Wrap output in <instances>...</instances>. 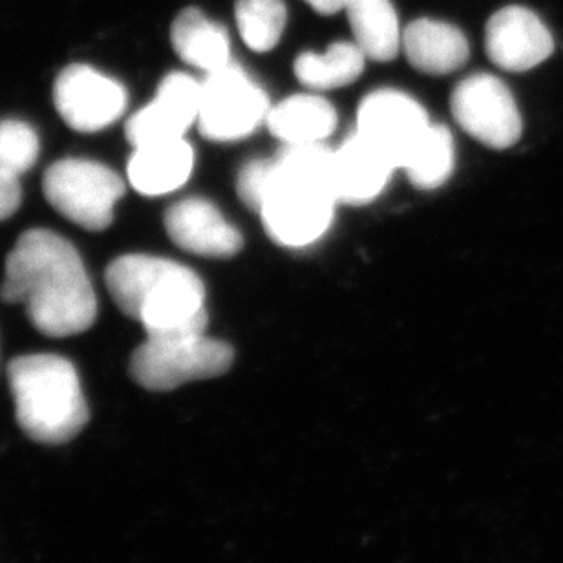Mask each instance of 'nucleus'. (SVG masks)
Instances as JSON below:
<instances>
[{
  "mask_svg": "<svg viewBox=\"0 0 563 563\" xmlns=\"http://www.w3.org/2000/svg\"><path fill=\"white\" fill-rule=\"evenodd\" d=\"M485 49L499 68L527 71L551 57L554 38L534 11L507 5L488 19Z\"/></svg>",
  "mask_w": 563,
  "mask_h": 563,
  "instance_id": "obj_12",
  "label": "nucleus"
},
{
  "mask_svg": "<svg viewBox=\"0 0 563 563\" xmlns=\"http://www.w3.org/2000/svg\"><path fill=\"white\" fill-rule=\"evenodd\" d=\"M165 229L178 247L207 258H231L244 245L239 229L203 198H187L168 207Z\"/></svg>",
  "mask_w": 563,
  "mask_h": 563,
  "instance_id": "obj_13",
  "label": "nucleus"
},
{
  "mask_svg": "<svg viewBox=\"0 0 563 563\" xmlns=\"http://www.w3.org/2000/svg\"><path fill=\"white\" fill-rule=\"evenodd\" d=\"M335 152L324 143L284 145L273 157L275 176L261 209L267 234L284 247H306L324 236L339 203Z\"/></svg>",
  "mask_w": 563,
  "mask_h": 563,
  "instance_id": "obj_3",
  "label": "nucleus"
},
{
  "mask_svg": "<svg viewBox=\"0 0 563 563\" xmlns=\"http://www.w3.org/2000/svg\"><path fill=\"white\" fill-rule=\"evenodd\" d=\"M269 110L266 92L231 60L201 81L196 123L206 140L229 143L251 136L267 120Z\"/></svg>",
  "mask_w": 563,
  "mask_h": 563,
  "instance_id": "obj_7",
  "label": "nucleus"
},
{
  "mask_svg": "<svg viewBox=\"0 0 563 563\" xmlns=\"http://www.w3.org/2000/svg\"><path fill=\"white\" fill-rule=\"evenodd\" d=\"M430 125L427 112L416 99L385 88L363 99L355 131L385 152L397 168H402Z\"/></svg>",
  "mask_w": 563,
  "mask_h": 563,
  "instance_id": "obj_10",
  "label": "nucleus"
},
{
  "mask_svg": "<svg viewBox=\"0 0 563 563\" xmlns=\"http://www.w3.org/2000/svg\"><path fill=\"white\" fill-rule=\"evenodd\" d=\"M273 176H275V163L272 159H255L240 170L236 178V190L240 200L250 207L251 211L261 212L267 192L272 189Z\"/></svg>",
  "mask_w": 563,
  "mask_h": 563,
  "instance_id": "obj_24",
  "label": "nucleus"
},
{
  "mask_svg": "<svg viewBox=\"0 0 563 563\" xmlns=\"http://www.w3.org/2000/svg\"><path fill=\"white\" fill-rule=\"evenodd\" d=\"M0 298L24 303L27 319L55 339L90 330L98 298L76 247L57 233L32 229L21 234L5 258Z\"/></svg>",
  "mask_w": 563,
  "mask_h": 563,
  "instance_id": "obj_1",
  "label": "nucleus"
},
{
  "mask_svg": "<svg viewBox=\"0 0 563 563\" xmlns=\"http://www.w3.org/2000/svg\"><path fill=\"white\" fill-rule=\"evenodd\" d=\"M170 43L179 59L206 74L233 60L228 30L198 8H187L174 19Z\"/></svg>",
  "mask_w": 563,
  "mask_h": 563,
  "instance_id": "obj_17",
  "label": "nucleus"
},
{
  "mask_svg": "<svg viewBox=\"0 0 563 563\" xmlns=\"http://www.w3.org/2000/svg\"><path fill=\"white\" fill-rule=\"evenodd\" d=\"M396 168V163L372 141L352 132L333 159L336 200L346 206H366L385 190Z\"/></svg>",
  "mask_w": 563,
  "mask_h": 563,
  "instance_id": "obj_14",
  "label": "nucleus"
},
{
  "mask_svg": "<svg viewBox=\"0 0 563 563\" xmlns=\"http://www.w3.org/2000/svg\"><path fill=\"white\" fill-rule=\"evenodd\" d=\"M201 82L184 71L163 77L156 98L126 121L125 136L134 148L159 141L181 140L198 121Z\"/></svg>",
  "mask_w": 563,
  "mask_h": 563,
  "instance_id": "obj_11",
  "label": "nucleus"
},
{
  "mask_svg": "<svg viewBox=\"0 0 563 563\" xmlns=\"http://www.w3.org/2000/svg\"><path fill=\"white\" fill-rule=\"evenodd\" d=\"M233 361V347L211 336L179 341L146 339L132 353L131 375L145 390L170 391L187 383L228 374Z\"/></svg>",
  "mask_w": 563,
  "mask_h": 563,
  "instance_id": "obj_6",
  "label": "nucleus"
},
{
  "mask_svg": "<svg viewBox=\"0 0 563 563\" xmlns=\"http://www.w3.org/2000/svg\"><path fill=\"white\" fill-rule=\"evenodd\" d=\"M454 163V137L449 129L443 125H430L402 170L407 173L413 187L433 190L449 181Z\"/></svg>",
  "mask_w": 563,
  "mask_h": 563,
  "instance_id": "obj_21",
  "label": "nucleus"
},
{
  "mask_svg": "<svg viewBox=\"0 0 563 563\" xmlns=\"http://www.w3.org/2000/svg\"><path fill=\"white\" fill-rule=\"evenodd\" d=\"M366 55L355 43H335L324 54L298 55L295 76L309 90H335L357 81L366 65Z\"/></svg>",
  "mask_w": 563,
  "mask_h": 563,
  "instance_id": "obj_20",
  "label": "nucleus"
},
{
  "mask_svg": "<svg viewBox=\"0 0 563 563\" xmlns=\"http://www.w3.org/2000/svg\"><path fill=\"white\" fill-rule=\"evenodd\" d=\"M308 2L320 15H335L339 11L346 10L347 0H303Z\"/></svg>",
  "mask_w": 563,
  "mask_h": 563,
  "instance_id": "obj_26",
  "label": "nucleus"
},
{
  "mask_svg": "<svg viewBox=\"0 0 563 563\" xmlns=\"http://www.w3.org/2000/svg\"><path fill=\"white\" fill-rule=\"evenodd\" d=\"M55 109L77 132L104 131L125 114L129 93L120 81L88 65H70L54 85Z\"/></svg>",
  "mask_w": 563,
  "mask_h": 563,
  "instance_id": "obj_9",
  "label": "nucleus"
},
{
  "mask_svg": "<svg viewBox=\"0 0 563 563\" xmlns=\"http://www.w3.org/2000/svg\"><path fill=\"white\" fill-rule=\"evenodd\" d=\"M353 38L368 59L390 63L402 48V32L391 0H347Z\"/></svg>",
  "mask_w": 563,
  "mask_h": 563,
  "instance_id": "obj_19",
  "label": "nucleus"
},
{
  "mask_svg": "<svg viewBox=\"0 0 563 563\" xmlns=\"http://www.w3.org/2000/svg\"><path fill=\"white\" fill-rule=\"evenodd\" d=\"M19 427L44 444L68 443L87 427L88 405L81 380L68 358L33 353L8 366Z\"/></svg>",
  "mask_w": 563,
  "mask_h": 563,
  "instance_id": "obj_4",
  "label": "nucleus"
},
{
  "mask_svg": "<svg viewBox=\"0 0 563 563\" xmlns=\"http://www.w3.org/2000/svg\"><path fill=\"white\" fill-rule=\"evenodd\" d=\"M457 125L490 148H509L521 137V115L504 81L488 74H474L455 87L450 99Z\"/></svg>",
  "mask_w": 563,
  "mask_h": 563,
  "instance_id": "obj_8",
  "label": "nucleus"
},
{
  "mask_svg": "<svg viewBox=\"0 0 563 563\" xmlns=\"http://www.w3.org/2000/svg\"><path fill=\"white\" fill-rule=\"evenodd\" d=\"M104 282L121 313L137 320L146 339L206 335V286L189 267L159 256L125 255L107 267Z\"/></svg>",
  "mask_w": 563,
  "mask_h": 563,
  "instance_id": "obj_2",
  "label": "nucleus"
},
{
  "mask_svg": "<svg viewBox=\"0 0 563 563\" xmlns=\"http://www.w3.org/2000/svg\"><path fill=\"white\" fill-rule=\"evenodd\" d=\"M22 189L19 178L0 170V222L15 214L21 206Z\"/></svg>",
  "mask_w": 563,
  "mask_h": 563,
  "instance_id": "obj_25",
  "label": "nucleus"
},
{
  "mask_svg": "<svg viewBox=\"0 0 563 563\" xmlns=\"http://www.w3.org/2000/svg\"><path fill=\"white\" fill-rule=\"evenodd\" d=\"M43 190L49 206L87 231H104L114 222L115 203L125 195L120 174L101 163L68 157L46 168Z\"/></svg>",
  "mask_w": 563,
  "mask_h": 563,
  "instance_id": "obj_5",
  "label": "nucleus"
},
{
  "mask_svg": "<svg viewBox=\"0 0 563 563\" xmlns=\"http://www.w3.org/2000/svg\"><path fill=\"white\" fill-rule=\"evenodd\" d=\"M402 52L416 70L446 76L466 65L471 48L460 27L449 22L418 19L402 30Z\"/></svg>",
  "mask_w": 563,
  "mask_h": 563,
  "instance_id": "obj_15",
  "label": "nucleus"
},
{
  "mask_svg": "<svg viewBox=\"0 0 563 563\" xmlns=\"http://www.w3.org/2000/svg\"><path fill=\"white\" fill-rule=\"evenodd\" d=\"M37 132L24 121H0V170L21 178L38 157Z\"/></svg>",
  "mask_w": 563,
  "mask_h": 563,
  "instance_id": "obj_23",
  "label": "nucleus"
},
{
  "mask_svg": "<svg viewBox=\"0 0 563 563\" xmlns=\"http://www.w3.org/2000/svg\"><path fill=\"white\" fill-rule=\"evenodd\" d=\"M234 16L244 43L258 54L275 48L286 30L284 0H236Z\"/></svg>",
  "mask_w": 563,
  "mask_h": 563,
  "instance_id": "obj_22",
  "label": "nucleus"
},
{
  "mask_svg": "<svg viewBox=\"0 0 563 563\" xmlns=\"http://www.w3.org/2000/svg\"><path fill=\"white\" fill-rule=\"evenodd\" d=\"M336 121V110L330 101L313 93H300L273 107L266 123L284 145H309L330 137Z\"/></svg>",
  "mask_w": 563,
  "mask_h": 563,
  "instance_id": "obj_18",
  "label": "nucleus"
},
{
  "mask_svg": "<svg viewBox=\"0 0 563 563\" xmlns=\"http://www.w3.org/2000/svg\"><path fill=\"white\" fill-rule=\"evenodd\" d=\"M195 167V151L181 140L159 141L134 148L129 179L143 196H163L187 184Z\"/></svg>",
  "mask_w": 563,
  "mask_h": 563,
  "instance_id": "obj_16",
  "label": "nucleus"
}]
</instances>
